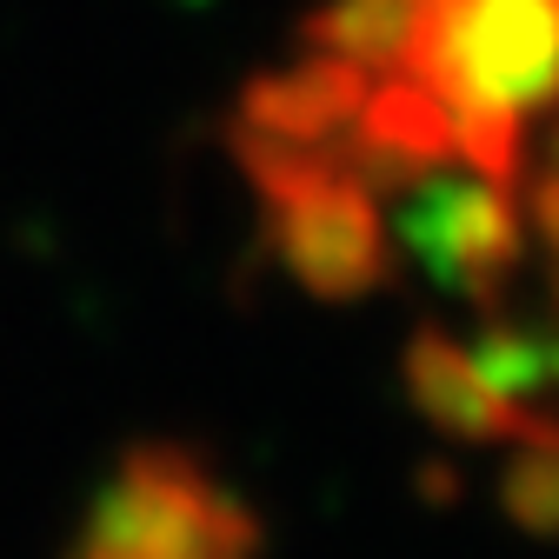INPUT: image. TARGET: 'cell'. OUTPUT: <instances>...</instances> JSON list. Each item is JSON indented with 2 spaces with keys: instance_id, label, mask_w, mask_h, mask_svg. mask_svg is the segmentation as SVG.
Listing matches in <instances>:
<instances>
[]
</instances>
